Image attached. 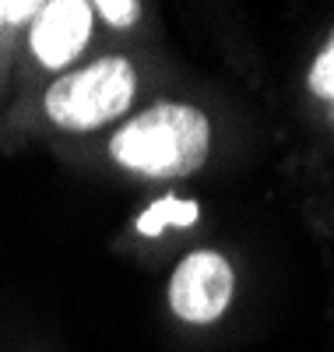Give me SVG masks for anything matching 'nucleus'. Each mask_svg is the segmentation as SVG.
Returning <instances> with one entry per match:
<instances>
[{"label": "nucleus", "mask_w": 334, "mask_h": 352, "mask_svg": "<svg viewBox=\"0 0 334 352\" xmlns=\"http://www.w3.org/2000/svg\"><path fill=\"white\" fill-rule=\"evenodd\" d=\"M197 215H201L197 201H183V197H172V194H169V197H159V201L137 219V232H141V236H159L166 226L187 229V226L197 222Z\"/></svg>", "instance_id": "39448f33"}, {"label": "nucleus", "mask_w": 334, "mask_h": 352, "mask_svg": "<svg viewBox=\"0 0 334 352\" xmlns=\"http://www.w3.org/2000/svg\"><path fill=\"white\" fill-rule=\"evenodd\" d=\"M92 11H99L113 28H131L141 18V4H134V0H99V4H92Z\"/></svg>", "instance_id": "0eeeda50"}, {"label": "nucleus", "mask_w": 334, "mask_h": 352, "mask_svg": "<svg viewBox=\"0 0 334 352\" xmlns=\"http://www.w3.org/2000/svg\"><path fill=\"white\" fill-rule=\"evenodd\" d=\"M92 4L85 0H53L43 4L32 21V53L43 67H67L92 36Z\"/></svg>", "instance_id": "20e7f679"}, {"label": "nucleus", "mask_w": 334, "mask_h": 352, "mask_svg": "<svg viewBox=\"0 0 334 352\" xmlns=\"http://www.w3.org/2000/svg\"><path fill=\"white\" fill-rule=\"evenodd\" d=\"M4 8V21H28V18H36L43 4H36V0H28V4H0Z\"/></svg>", "instance_id": "6e6552de"}, {"label": "nucleus", "mask_w": 334, "mask_h": 352, "mask_svg": "<svg viewBox=\"0 0 334 352\" xmlns=\"http://www.w3.org/2000/svg\"><path fill=\"white\" fill-rule=\"evenodd\" d=\"M0 21H4V8H0Z\"/></svg>", "instance_id": "1a4fd4ad"}, {"label": "nucleus", "mask_w": 334, "mask_h": 352, "mask_svg": "<svg viewBox=\"0 0 334 352\" xmlns=\"http://www.w3.org/2000/svg\"><path fill=\"white\" fill-rule=\"evenodd\" d=\"M208 144L211 127L197 106L155 102L113 134L109 155L131 173L176 180V176H190L204 166Z\"/></svg>", "instance_id": "f257e3e1"}, {"label": "nucleus", "mask_w": 334, "mask_h": 352, "mask_svg": "<svg viewBox=\"0 0 334 352\" xmlns=\"http://www.w3.org/2000/svg\"><path fill=\"white\" fill-rule=\"evenodd\" d=\"M232 300V268L215 250H197L183 257L169 282V307L187 324H211L225 314Z\"/></svg>", "instance_id": "7ed1b4c3"}, {"label": "nucleus", "mask_w": 334, "mask_h": 352, "mask_svg": "<svg viewBox=\"0 0 334 352\" xmlns=\"http://www.w3.org/2000/svg\"><path fill=\"white\" fill-rule=\"evenodd\" d=\"M310 88H313V96L334 102V32L327 36L320 56H317L313 67H310Z\"/></svg>", "instance_id": "423d86ee"}, {"label": "nucleus", "mask_w": 334, "mask_h": 352, "mask_svg": "<svg viewBox=\"0 0 334 352\" xmlns=\"http://www.w3.org/2000/svg\"><path fill=\"white\" fill-rule=\"evenodd\" d=\"M137 92V74L124 56H106L56 78L46 92V113L64 131H96L124 116Z\"/></svg>", "instance_id": "f03ea898"}]
</instances>
